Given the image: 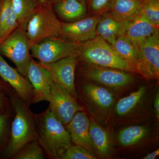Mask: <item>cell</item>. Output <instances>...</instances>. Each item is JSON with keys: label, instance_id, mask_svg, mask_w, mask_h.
I'll return each instance as SVG.
<instances>
[{"label": "cell", "instance_id": "1", "mask_svg": "<svg viewBox=\"0 0 159 159\" xmlns=\"http://www.w3.org/2000/svg\"><path fill=\"white\" fill-rule=\"evenodd\" d=\"M37 141L50 159H62L72 145L70 137L65 125L48 108L43 112L34 114Z\"/></svg>", "mask_w": 159, "mask_h": 159}, {"label": "cell", "instance_id": "2", "mask_svg": "<svg viewBox=\"0 0 159 159\" xmlns=\"http://www.w3.org/2000/svg\"><path fill=\"white\" fill-rule=\"evenodd\" d=\"M14 116L10 128L9 141L2 156L12 159L28 143L37 140V134L32 112L28 103L16 95L12 99Z\"/></svg>", "mask_w": 159, "mask_h": 159}, {"label": "cell", "instance_id": "3", "mask_svg": "<svg viewBox=\"0 0 159 159\" xmlns=\"http://www.w3.org/2000/svg\"><path fill=\"white\" fill-rule=\"evenodd\" d=\"M77 55L81 62L138 74L132 66L119 56L111 45L98 36L80 43Z\"/></svg>", "mask_w": 159, "mask_h": 159}, {"label": "cell", "instance_id": "4", "mask_svg": "<svg viewBox=\"0 0 159 159\" xmlns=\"http://www.w3.org/2000/svg\"><path fill=\"white\" fill-rule=\"evenodd\" d=\"M39 8L29 20L26 31L31 46L49 38L62 37V22L51 0H40Z\"/></svg>", "mask_w": 159, "mask_h": 159}, {"label": "cell", "instance_id": "5", "mask_svg": "<svg viewBox=\"0 0 159 159\" xmlns=\"http://www.w3.org/2000/svg\"><path fill=\"white\" fill-rule=\"evenodd\" d=\"M134 74L84 62L81 64L78 71L79 77L84 81L95 82L111 91L123 90L136 84L139 79Z\"/></svg>", "mask_w": 159, "mask_h": 159}, {"label": "cell", "instance_id": "6", "mask_svg": "<svg viewBox=\"0 0 159 159\" xmlns=\"http://www.w3.org/2000/svg\"><path fill=\"white\" fill-rule=\"evenodd\" d=\"M77 97L81 99L94 119L103 121L108 118L115 99L110 90L89 81H80L76 84Z\"/></svg>", "mask_w": 159, "mask_h": 159}, {"label": "cell", "instance_id": "7", "mask_svg": "<svg viewBox=\"0 0 159 159\" xmlns=\"http://www.w3.org/2000/svg\"><path fill=\"white\" fill-rule=\"evenodd\" d=\"M31 48L26 30L18 27L0 44V54L9 58L18 71L27 77L32 57Z\"/></svg>", "mask_w": 159, "mask_h": 159}, {"label": "cell", "instance_id": "8", "mask_svg": "<svg viewBox=\"0 0 159 159\" xmlns=\"http://www.w3.org/2000/svg\"><path fill=\"white\" fill-rule=\"evenodd\" d=\"M80 43L63 37L49 38L31 46L32 57L39 62L50 63L77 54Z\"/></svg>", "mask_w": 159, "mask_h": 159}, {"label": "cell", "instance_id": "9", "mask_svg": "<svg viewBox=\"0 0 159 159\" xmlns=\"http://www.w3.org/2000/svg\"><path fill=\"white\" fill-rule=\"evenodd\" d=\"M48 102L49 108L65 126L76 113L84 111L70 93L53 80Z\"/></svg>", "mask_w": 159, "mask_h": 159}, {"label": "cell", "instance_id": "10", "mask_svg": "<svg viewBox=\"0 0 159 159\" xmlns=\"http://www.w3.org/2000/svg\"><path fill=\"white\" fill-rule=\"evenodd\" d=\"M135 68L137 73L145 79H159V32L145 40L139 47Z\"/></svg>", "mask_w": 159, "mask_h": 159}, {"label": "cell", "instance_id": "11", "mask_svg": "<svg viewBox=\"0 0 159 159\" xmlns=\"http://www.w3.org/2000/svg\"><path fill=\"white\" fill-rule=\"evenodd\" d=\"M79 61L77 54L50 63H38L50 72L52 79L62 86L77 99L75 74Z\"/></svg>", "mask_w": 159, "mask_h": 159}, {"label": "cell", "instance_id": "12", "mask_svg": "<svg viewBox=\"0 0 159 159\" xmlns=\"http://www.w3.org/2000/svg\"><path fill=\"white\" fill-rule=\"evenodd\" d=\"M0 77L9 84L23 100L33 104L34 89L28 77L9 66L0 54Z\"/></svg>", "mask_w": 159, "mask_h": 159}, {"label": "cell", "instance_id": "13", "mask_svg": "<svg viewBox=\"0 0 159 159\" xmlns=\"http://www.w3.org/2000/svg\"><path fill=\"white\" fill-rule=\"evenodd\" d=\"M27 77L34 89L33 104L42 101L48 102L53 79L50 72L38 62H36L32 57L29 65Z\"/></svg>", "mask_w": 159, "mask_h": 159}, {"label": "cell", "instance_id": "14", "mask_svg": "<svg viewBox=\"0 0 159 159\" xmlns=\"http://www.w3.org/2000/svg\"><path fill=\"white\" fill-rule=\"evenodd\" d=\"M101 15H97L73 22H62V37L82 43L97 36L96 29Z\"/></svg>", "mask_w": 159, "mask_h": 159}, {"label": "cell", "instance_id": "15", "mask_svg": "<svg viewBox=\"0 0 159 159\" xmlns=\"http://www.w3.org/2000/svg\"><path fill=\"white\" fill-rule=\"evenodd\" d=\"M90 119L83 111L77 112L66 127L72 143L80 145L96 154L89 133Z\"/></svg>", "mask_w": 159, "mask_h": 159}, {"label": "cell", "instance_id": "16", "mask_svg": "<svg viewBox=\"0 0 159 159\" xmlns=\"http://www.w3.org/2000/svg\"><path fill=\"white\" fill-rule=\"evenodd\" d=\"M101 15L96 29L97 36L113 45L117 38L125 34L129 22L117 21L107 11Z\"/></svg>", "mask_w": 159, "mask_h": 159}, {"label": "cell", "instance_id": "17", "mask_svg": "<svg viewBox=\"0 0 159 159\" xmlns=\"http://www.w3.org/2000/svg\"><path fill=\"white\" fill-rule=\"evenodd\" d=\"M145 2L141 0H113L109 11L116 20L129 22L141 15Z\"/></svg>", "mask_w": 159, "mask_h": 159}, {"label": "cell", "instance_id": "18", "mask_svg": "<svg viewBox=\"0 0 159 159\" xmlns=\"http://www.w3.org/2000/svg\"><path fill=\"white\" fill-rule=\"evenodd\" d=\"M158 32V28L141 15L129 23L125 34L139 50L145 40Z\"/></svg>", "mask_w": 159, "mask_h": 159}, {"label": "cell", "instance_id": "19", "mask_svg": "<svg viewBox=\"0 0 159 159\" xmlns=\"http://www.w3.org/2000/svg\"><path fill=\"white\" fill-rule=\"evenodd\" d=\"M90 136L96 154L103 158L108 157L112 150L108 133L93 118H90Z\"/></svg>", "mask_w": 159, "mask_h": 159}, {"label": "cell", "instance_id": "20", "mask_svg": "<svg viewBox=\"0 0 159 159\" xmlns=\"http://www.w3.org/2000/svg\"><path fill=\"white\" fill-rule=\"evenodd\" d=\"M53 6L56 14L67 22L83 18L86 12L85 2L79 0H61Z\"/></svg>", "mask_w": 159, "mask_h": 159}, {"label": "cell", "instance_id": "21", "mask_svg": "<svg viewBox=\"0 0 159 159\" xmlns=\"http://www.w3.org/2000/svg\"><path fill=\"white\" fill-rule=\"evenodd\" d=\"M18 27L11 0H0V44Z\"/></svg>", "mask_w": 159, "mask_h": 159}, {"label": "cell", "instance_id": "22", "mask_svg": "<svg viewBox=\"0 0 159 159\" xmlns=\"http://www.w3.org/2000/svg\"><path fill=\"white\" fill-rule=\"evenodd\" d=\"M19 27L26 30L29 20L39 8L40 0H11Z\"/></svg>", "mask_w": 159, "mask_h": 159}, {"label": "cell", "instance_id": "23", "mask_svg": "<svg viewBox=\"0 0 159 159\" xmlns=\"http://www.w3.org/2000/svg\"><path fill=\"white\" fill-rule=\"evenodd\" d=\"M112 46L119 56L136 70V65L139 59V50L126 35L124 34L119 36Z\"/></svg>", "mask_w": 159, "mask_h": 159}, {"label": "cell", "instance_id": "24", "mask_svg": "<svg viewBox=\"0 0 159 159\" xmlns=\"http://www.w3.org/2000/svg\"><path fill=\"white\" fill-rule=\"evenodd\" d=\"M145 92L146 87L142 86L127 97L119 99L115 107L116 114L121 117L128 115L139 104Z\"/></svg>", "mask_w": 159, "mask_h": 159}, {"label": "cell", "instance_id": "25", "mask_svg": "<svg viewBox=\"0 0 159 159\" xmlns=\"http://www.w3.org/2000/svg\"><path fill=\"white\" fill-rule=\"evenodd\" d=\"M147 133L148 129L145 126L133 125L120 131L118 134V140L122 146H131L141 141Z\"/></svg>", "mask_w": 159, "mask_h": 159}, {"label": "cell", "instance_id": "26", "mask_svg": "<svg viewBox=\"0 0 159 159\" xmlns=\"http://www.w3.org/2000/svg\"><path fill=\"white\" fill-rule=\"evenodd\" d=\"M16 95L11 86L0 77V114L13 111L12 99Z\"/></svg>", "mask_w": 159, "mask_h": 159}, {"label": "cell", "instance_id": "27", "mask_svg": "<svg viewBox=\"0 0 159 159\" xmlns=\"http://www.w3.org/2000/svg\"><path fill=\"white\" fill-rule=\"evenodd\" d=\"M43 152L37 140H34L27 144L12 159H44Z\"/></svg>", "mask_w": 159, "mask_h": 159}, {"label": "cell", "instance_id": "28", "mask_svg": "<svg viewBox=\"0 0 159 159\" xmlns=\"http://www.w3.org/2000/svg\"><path fill=\"white\" fill-rule=\"evenodd\" d=\"M141 15L159 29V0L146 1L142 8Z\"/></svg>", "mask_w": 159, "mask_h": 159}, {"label": "cell", "instance_id": "29", "mask_svg": "<svg viewBox=\"0 0 159 159\" xmlns=\"http://www.w3.org/2000/svg\"><path fill=\"white\" fill-rule=\"evenodd\" d=\"M13 111L0 114V156L2 153L9 141L10 133V120Z\"/></svg>", "mask_w": 159, "mask_h": 159}, {"label": "cell", "instance_id": "30", "mask_svg": "<svg viewBox=\"0 0 159 159\" xmlns=\"http://www.w3.org/2000/svg\"><path fill=\"white\" fill-rule=\"evenodd\" d=\"M96 154L80 146L71 145L66 151L62 159H96Z\"/></svg>", "mask_w": 159, "mask_h": 159}, {"label": "cell", "instance_id": "31", "mask_svg": "<svg viewBox=\"0 0 159 159\" xmlns=\"http://www.w3.org/2000/svg\"><path fill=\"white\" fill-rule=\"evenodd\" d=\"M113 0H89V9L92 13L101 15L109 11Z\"/></svg>", "mask_w": 159, "mask_h": 159}, {"label": "cell", "instance_id": "32", "mask_svg": "<svg viewBox=\"0 0 159 159\" xmlns=\"http://www.w3.org/2000/svg\"><path fill=\"white\" fill-rule=\"evenodd\" d=\"M155 111L156 116L157 119H159V93L158 91L157 93L156 94L155 97L154 102Z\"/></svg>", "mask_w": 159, "mask_h": 159}, {"label": "cell", "instance_id": "33", "mask_svg": "<svg viewBox=\"0 0 159 159\" xmlns=\"http://www.w3.org/2000/svg\"><path fill=\"white\" fill-rule=\"evenodd\" d=\"M159 155V149L148 153L146 156L144 157V159H154Z\"/></svg>", "mask_w": 159, "mask_h": 159}, {"label": "cell", "instance_id": "34", "mask_svg": "<svg viewBox=\"0 0 159 159\" xmlns=\"http://www.w3.org/2000/svg\"><path fill=\"white\" fill-rule=\"evenodd\" d=\"M52 2L54 4V3L57 2H59V1H61V0H51ZM79 1H84V2H85V0H79Z\"/></svg>", "mask_w": 159, "mask_h": 159}, {"label": "cell", "instance_id": "35", "mask_svg": "<svg viewBox=\"0 0 159 159\" xmlns=\"http://www.w3.org/2000/svg\"><path fill=\"white\" fill-rule=\"evenodd\" d=\"M141 1H148V0H141Z\"/></svg>", "mask_w": 159, "mask_h": 159}]
</instances>
